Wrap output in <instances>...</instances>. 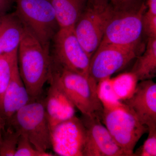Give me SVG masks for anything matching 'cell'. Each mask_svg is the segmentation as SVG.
<instances>
[{
  "label": "cell",
  "instance_id": "cell-24",
  "mask_svg": "<svg viewBox=\"0 0 156 156\" xmlns=\"http://www.w3.org/2000/svg\"><path fill=\"white\" fill-rule=\"evenodd\" d=\"M143 32L148 38H156V15L147 11L144 14L142 18Z\"/></svg>",
  "mask_w": 156,
  "mask_h": 156
},
{
  "label": "cell",
  "instance_id": "cell-17",
  "mask_svg": "<svg viewBox=\"0 0 156 156\" xmlns=\"http://www.w3.org/2000/svg\"><path fill=\"white\" fill-rule=\"evenodd\" d=\"M131 71L138 81L152 80L156 75V38H148L143 53L136 57Z\"/></svg>",
  "mask_w": 156,
  "mask_h": 156
},
{
  "label": "cell",
  "instance_id": "cell-22",
  "mask_svg": "<svg viewBox=\"0 0 156 156\" xmlns=\"http://www.w3.org/2000/svg\"><path fill=\"white\" fill-rule=\"evenodd\" d=\"M53 153L38 151L31 143L26 136L20 134L14 156H53Z\"/></svg>",
  "mask_w": 156,
  "mask_h": 156
},
{
  "label": "cell",
  "instance_id": "cell-21",
  "mask_svg": "<svg viewBox=\"0 0 156 156\" xmlns=\"http://www.w3.org/2000/svg\"><path fill=\"white\" fill-rule=\"evenodd\" d=\"M4 129L0 144V156H14L20 133L11 126Z\"/></svg>",
  "mask_w": 156,
  "mask_h": 156
},
{
  "label": "cell",
  "instance_id": "cell-5",
  "mask_svg": "<svg viewBox=\"0 0 156 156\" xmlns=\"http://www.w3.org/2000/svg\"><path fill=\"white\" fill-rule=\"evenodd\" d=\"M147 10L145 1L126 9H113L99 46L131 45L140 43L143 33L142 18Z\"/></svg>",
  "mask_w": 156,
  "mask_h": 156
},
{
  "label": "cell",
  "instance_id": "cell-28",
  "mask_svg": "<svg viewBox=\"0 0 156 156\" xmlns=\"http://www.w3.org/2000/svg\"><path fill=\"white\" fill-rule=\"evenodd\" d=\"M111 0H87L88 4L98 5H106L110 4Z\"/></svg>",
  "mask_w": 156,
  "mask_h": 156
},
{
  "label": "cell",
  "instance_id": "cell-18",
  "mask_svg": "<svg viewBox=\"0 0 156 156\" xmlns=\"http://www.w3.org/2000/svg\"><path fill=\"white\" fill-rule=\"evenodd\" d=\"M111 82L115 94L122 101L131 97L139 81L135 75L129 72L111 78Z\"/></svg>",
  "mask_w": 156,
  "mask_h": 156
},
{
  "label": "cell",
  "instance_id": "cell-26",
  "mask_svg": "<svg viewBox=\"0 0 156 156\" xmlns=\"http://www.w3.org/2000/svg\"><path fill=\"white\" fill-rule=\"evenodd\" d=\"M14 3V0H0V17L9 14Z\"/></svg>",
  "mask_w": 156,
  "mask_h": 156
},
{
  "label": "cell",
  "instance_id": "cell-15",
  "mask_svg": "<svg viewBox=\"0 0 156 156\" xmlns=\"http://www.w3.org/2000/svg\"><path fill=\"white\" fill-rule=\"evenodd\" d=\"M25 31L15 12L3 17L0 22V56L17 51Z\"/></svg>",
  "mask_w": 156,
  "mask_h": 156
},
{
  "label": "cell",
  "instance_id": "cell-3",
  "mask_svg": "<svg viewBox=\"0 0 156 156\" xmlns=\"http://www.w3.org/2000/svg\"><path fill=\"white\" fill-rule=\"evenodd\" d=\"M15 14L24 27L50 53V44L59 29L50 0H14Z\"/></svg>",
  "mask_w": 156,
  "mask_h": 156
},
{
  "label": "cell",
  "instance_id": "cell-19",
  "mask_svg": "<svg viewBox=\"0 0 156 156\" xmlns=\"http://www.w3.org/2000/svg\"><path fill=\"white\" fill-rule=\"evenodd\" d=\"M17 51L0 56V113L4 93L17 66Z\"/></svg>",
  "mask_w": 156,
  "mask_h": 156
},
{
  "label": "cell",
  "instance_id": "cell-25",
  "mask_svg": "<svg viewBox=\"0 0 156 156\" xmlns=\"http://www.w3.org/2000/svg\"><path fill=\"white\" fill-rule=\"evenodd\" d=\"M144 0H111L110 4L114 9H121L129 8L142 3Z\"/></svg>",
  "mask_w": 156,
  "mask_h": 156
},
{
  "label": "cell",
  "instance_id": "cell-9",
  "mask_svg": "<svg viewBox=\"0 0 156 156\" xmlns=\"http://www.w3.org/2000/svg\"><path fill=\"white\" fill-rule=\"evenodd\" d=\"M51 59L62 67L87 77L90 57L76 37L73 29L59 28L52 40Z\"/></svg>",
  "mask_w": 156,
  "mask_h": 156
},
{
  "label": "cell",
  "instance_id": "cell-10",
  "mask_svg": "<svg viewBox=\"0 0 156 156\" xmlns=\"http://www.w3.org/2000/svg\"><path fill=\"white\" fill-rule=\"evenodd\" d=\"M87 136L83 121L75 115L50 129L51 148L56 155L83 156Z\"/></svg>",
  "mask_w": 156,
  "mask_h": 156
},
{
  "label": "cell",
  "instance_id": "cell-1",
  "mask_svg": "<svg viewBox=\"0 0 156 156\" xmlns=\"http://www.w3.org/2000/svg\"><path fill=\"white\" fill-rule=\"evenodd\" d=\"M17 65L30 96L32 99L41 97L51 75V57L50 53L26 28L17 51Z\"/></svg>",
  "mask_w": 156,
  "mask_h": 156
},
{
  "label": "cell",
  "instance_id": "cell-7",
  "mask_svg": "<svg viewBox=\"0 0 156 156\" xmlns=\"http://www.w3.org/2000/svg\"><path fill=\"white\" fill-rule=\"evenodd\" d=\"M140 43L131 45L99 46L90 58L89 76L96 83L111 78L140 55Z\"/></svg>",
  "mask_w": 156,
  "mask_h": 156
},
{
  "label": "cell",
  "instance_id": "cell-29",
  "mask_svg": "<svg viewBox=\"0 0 156 156\" xmlns=\"http://www.w3.org/2000/svg\"><path fill=\"white\" fill-rule=\"evenodd\" d=\"M5 128V123L3 118L0 115V144L2 142V135L4 129Z\"/></svg>",
  "mask_w": 156,
  "mask_h": 156
},
{
  "label": "cell",
  "instance_id": "cell-30",
  "mask_svg": "<svg viewBox=\"0 0 156 156\" xmlns=\"http://www.w3.org/2000/svg\"><path fill=\"white\" fill-rule=\"evenodd\" d=\"M4 17V16H3ZM3 17H0V22H1V20H2V18Z\"/></svg>",
  "mask_w": 156,
  "mask_h": 156
},
{
  "label": "cell",
  "instance_id": "cell-4",
  "mask_svg": "<svg viewBox=\"0 0 156 156\" xmlns=\"http://www.w3.org/2000/svg\"><path fill=\"white\" fill-rule=\"evenodd\" d=\"M6 126H11L26 136L38 150L47 151L51 148L44 99L41 97L32 99L13 115Z\"/></svg>",
  "mask_w": 156,
  "mask_h": 156
},
{
  "label": "cell",
  "instance_id": "cell-6",
  "mask_svg": "<svg viewBox=\"0 0 156 156\" xmlns=\"http://www.w3.org/2000/svg\"><path fill=\"white\" fill-rule=\"evenodd\" d=\"M101 120L110 134L128 156H133L134 147L148 128L122 103L114 108H103Z\"/></svg>",
  "mask_w": 156,
  "mask_h": 156
},
{
  "label": "cell",
  "instance_id": "cell-14",
  "mask_svg": "<svg viewBox=\"0 0 156 156\" xmlns=\"http://www.w3.org/2000/svg\"><path fill=\"white\" fill-rule=\"evenodd\" d=\"M32 99L20 75L17 65L3 97L0 115L5 126L13 115Z\"/></svg>",
  "mask_w": 156,
  "mask_h": 156
},
{
  "label": "cell",
  "instance_id": "cell-13",
  "mask_svg": "<svg viewBox=\"0 0 156 156\" xmlns=\"http://www.w3.org/2000/svg\"><path fill=\"white\" fill-rule=\"evenodd\" d=\"M50 86L44 99L50 129L62 122L74 116L76 107L69 98L53 82L49 81Z\"/></svg>",
  "mask_w": 156,
  "mask_h": 156
},
{
  "label": "cell",
  "instance_id": "cell-16",
  "mask_svg": "<svg viewBox=\"0 0 156 156\" xmlns=\"http://www.w3.org/2000/svg\"><path fill=\"white\" fill-rule=\"evenodd\" d=\"M59 28L73 29L87 4V0H50Z\"/></svg>",
  "mask_w": 156,
  "mask_h": 156
},
{
  "label": "cell",
  "instance_id": "cell-2",
  "mask_svg": "<svg viewBox=\"0 0 156 156\" xmlns=\"http://www.w3.org/2000/svg\"><path fill=\"white\" fill-rule=\"evenodd\" d=\"M53 82L63 91L82 115L97 114L101 118L103 107L97 93V84L87 77L62 67L51 58Z\"/></svg>",
  "mask_w": 156,
  "mask_h": 156
},
{
  "label": "cell",
  "instance_id": "cell-12",
  "mask_svg": "<svg viewBox=\"0 0 156 156\" xmlns=\"http://www.w3.org/2000/svg\"><path fill=\"white\" fill-rule=\"evenodd\" d=\"M131 97L122 101L148 128L156 127V83L140 81Z\"/></svg>",
  "mask_w": 156,
  "mask_h": 156
},
{
  "label": "cell",
  "instance_id": "cell-20",
  "mask_svg": "<svg viewBox=\"0 0 156 156\" xmlns=\"http://www.w3.org/2000/svg\"><path fill=\"white\" fill-rule=\"evenodd\" d=\"M97 93L103 107L114 108L122 104L115 94L112 87L111 78H107L98 83Z\"/></svg>",
  "mask_w": 156,
  "mask_h": 156
},
{
  "label": "cell",
  "instance_id": "cell-27",
  "mask_svg": "<svg viewBox=\"0 0 156 156\" xmlns=\"http://www.w3.org/2000/svg\"><path fill=\"white\" fill-rule=\"evenodd\" d=\"M147 11L151 14L156 15V0H147Z\"/></svg>",
  "mask_w": 156,
  "mask_h": 156
},
{
  "label": "cell",
  "instance_id": "cell-23",
  "mask_svg": "<svg viewBox=\"0 0 156 156\" xmlns=\"http://www.w3.org/2000/svg\"><path fill=\"white\" fill-rule=\"evenodd\" d=\"M147 138L141 146L134 152V156H156V127L148 128Z\"/></svg>",
  "mask_w": 156,
  "mask_h": 156
},
{
  "label": "cell",
  "instance_id": "cell-11",
  "mask_svg": "<svg viewBox=\"0 0 156 156\" xmlns=\"http://www.w3.org/2000/svg\"><path fill=\"white\" fill-rule=\"evenodd\" d=\"M87 130L83 156H128L117 144L97 114L82 115Z\"/></svg>",
  "mask_w": 156,
  "mask_h": 156
},
{
  "label": "cell",
  "instance_id": "cell-8",
  "mask_svg": "<svg viewBox=\"0 0 156 156\" xmlns=\"http://www.w3.org/2000/svg\"><path fill=\"white\" fill-rule=\"evenodd\" d=\"M113 12L110 4L98 5L87 3L74 27L76 37L90 58L100 45Z\"/></svg>",
  "mask_w": 156,
  "mask_h": 156
}]
</instances>
